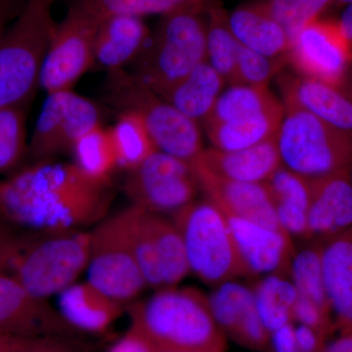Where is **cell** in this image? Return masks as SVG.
<instances>
[{
	"mask_svg": "<svg viewBox=\"0 0 352 352\" xmlns=\"http://www.w3.org/2000/svg\"><path fill=\"white\" fill-rule=\"evenodd\" d=\"M113 199L111 182L74 163H32L0 179V217L19 228L82 230L108 217Z\"/></svg>",
	"mask_w": 352,
	"mask_h": 352,
	"instance_id": "obj_1",
	"label": "cell"
},
{
	"mask_svg": "<svg viewBox=\"0 0 352 352\" xmlns=\"http://www.w3.org/2000/svg\"><path fill=\"white\" fill-rule=\"evenodd\" d=\"M90 234L13 227L0 240V272L47 300L75 284L87 268Z\"/></svg>",
	"mask_w": 352,
	"mask_h": 352,
	"instance_id": "obj_2",
	"label": "cell"
},
{
	"mask_svg": "<svg viewBox=\"0 0 352 352\" xmlns=\"http://www.w3.org/2000/svg\"><path fill=\"white\" fill-rule=\"evenodd\" d=\"M131 328L155 349L226 352V333L214 321L208 296L196 289H157L127 307Z\"/></svg>",
	"mask_w": 352,
	"mask_h": 352,
	"instance_id": "obj_3",
	"label": "cell"
},
{
	"mask_svg": "<svg viewBox=\"0 0 352 352\" xmlns=\"http://www.w3.org/2000/svg\"><path fill=\"white\" fill-rule=\"evenodd\" d=\"M207 0L162 16L132 76L160 95L207 61Z\"/></svg>",
	"mask_w": 352,
	"mask_h": 352,
	"instance_id": "obj_4",
	"label": "cell"
},
{
	"mask_svg": "<svg viewBox=\"0 0 352 352\" xmlns=\"http://www.w3.org/2000/svg\"><path fill=\"white\" fill-rule=\"evenodd\" d=\"M57 0H28L0 41V108L29 103L56 29Z\"/></svg>",
	"mask_w": 352,
	"mask_h": 352,
	"instance_id": "obj_5",
	"label": "cell"
},
{
	"mask_svg": "<svg viewBox=\"0 0 352 352\" xmlns=\"http://www.w3.org/2000/svg\"><path fill=\"white\" fill-rule=\"evenodd\" d=\"M106 99L120 113H135L157 151L191 163L203 151L198 122L183 115L124 69L109 72Z\"/></svg>",
	"mask_w": 352,
	"mask_h": 352,
	"instance_id": "obj_6",
	"label": "cell"
},
{
	"mask_svg": "<svg viewBox=\"0 0 352 352\" xmlns=\"http://www.w3.org/2000/svg\"><path fill=\"white\" fill-rule=\"evenodd\" d=\"M284 109L276 135L282 166L308 180L351 170V133L300 109Z\"/></svg>",
	"mask_w": 352,
	"mask_h": 352,
	"instance_id": "obj_7",
	"label": "cell"
},
{
	"mask_svg": "<svg viewBox=\"0 0 352 352\" xmlns=\"http://www.w3.org/2000/svg\"><path fill=\"white\" fill-rule=\"evenodd\" d=\"M170 217L182 236L190 272L212 286L245 276L226 215L214 204L193 201Z\"/></svg>",
	"mask_w": 352,
	"mask_h": 352,
	"instance_id": "obj_8",
	"label": "cell"
},
{
	"mask_svg": "<svg viewBox=\"0 0 352 352\" xmlns=\"http://www.w3.org/2000/svg\"><path fill=\"white\" fill-rule=\"evenodd\" d=\"M90 234L88 280L126 305L148 285L134 252L131 206L106 217Z\"/></svg>",
	"mask_w": 352,
	"mask_h": 352,
	"instance_id": "obj_9",
	"label": "cell"
},
{
	"mask_svg": "<svg viewBox=\"0 0 352 352\" xmlns=\"http://www.w3.org/2000/svg\"><path fill=\"white\" fill-rule=\"evenodd\" d=\"M101 16L88 0H75L57 24L41 69L46 94L72 89L95 63L94 46Z\"/></svg>",
	"mask_w": 352,
	"mask_h": 352,
	"instance_id": "obj_10",
	"label": "cell"
},
{
	"mask_svg": "<svg viewBox=\"0 0 352 352\" xmlns=\"http://www.w3.org/2000/svg\"><path fill=\"white\" fill-rule=\"evenodd\" d=\"M124 190L131 205L171 217L195 201L199 186L191 164L156 151L129 170Z\"/></svg>",
	"mask_w": 352,
	"mask_h": 352,
	"instance_id": "obj_11",
	"label": "cell"
},
{
	"mask_svg": "<svg viewBox=\"0 0 352 352\" xmlns=\"http://www.w3.org/2000/svg\"><path fill=\"white\" fill-rule=\"evenodd\" d=\"M100 118L94 102L72 89L47 94L29 141L30 164L72 151L78 139L101 126Z\"/></svg>",
	"mask_w": 352,
	"mask_h": 352,
	"instance_id": "obj_12",
	"label": "cell"
},
{
	"mask_svg": "<svg viewBox=\"0 0 352 352\" xmlns=\"http://www.w3.org/2000/svg\"><path fill=\"white\" fill-rule=\"evenodd\" d=\"M287 58L298 75L340 88L352 66V43L339 20L320 18L291 39Z\"/></svg>",
	"mask_w": 352,
	"mask_h": 352,
	"instance_id": "obj_13",
	"label": "cell"
},
{
	"mask_svg": "<svg viewBox=\"0 0 352 352\" xmlns=\"http://www.w3.org/2000/svg\"><path fill=\"white\" fill-rule=\"evenodd\" d=\"M0 333L17 338L61 336L80 332L65 320L47 300L30 293L13 278L0 272Z\"/></svg>",
	"mask_w": 352,
	"mask_h": 352,
	"instance_id": "obj_14",
	"label": "cell"
},
{
	"mask_svg": "<svg viewBox=\"0 0 352 352\" xmlns=\"http://www.w3.org/2000/svg\"><path fill=\"white\" fill-rule=\"evenodd\" d=\"M226 217L245 275H284L289 272L295 252L292 237L286 231L241 217Z\"/></svg>",
	"mask_w": 352,
	"mask_h": 352,
	"instance_id": "obj_15",
	"label": "cell"
},
{
	"mask_svg": "<svg viewBox=\"0 0 352 352\" xmlns=\"http://www.w3.org/2000/svg\"><path fill=\"white\" fill-rule=\"evenodd\" d=\"M191 166L199 189L223 214L241 217L273 229H283L278 221L274 203L264 183L231 182Z\"/></svg>",
	"mask_w": 352,
	"mask_h": 352,
	"instance_id": "obj_16",
	"label": "cell"
},
{
	"mask_svg": "<svg viewBox=\"0 0 352 352\" xmlns=\"http://www.w3.org/2000/svg\"><path fill=\"white\" fill-rule=\"evenodd\" d=\"M309 239L325 241L352 227V182L349 171L310 180Z\"/></svg>",
	"mask_w": 352,
	"mask_h": 352,
	"instance_id": "obj_17",
	"label": "cell"
},
{
	"mask_svg": "<svg viewBox=\"0 0 352 352\" xmlns=\"http://www.w3.org/2000/svg\"><path fill=\"white\" fill-rule=\"evenodd\" d=\"M190 164L231 182L265 183L282 164L275 138L236 151L204 149Z\"/></svg>",
	"mask_w": 352,
	"mask_h": 352,
	"instance_id": "obj_18",
	"label": "cell"
},
{
	"mask_svg": "<svg viewBox=\"0 0 352 352\" xmlns=\"http://www.w3.org/2000/svg\"><path fill=\"white\" fill-rule=\"evenodd\" d=\"M284 108L311 113L329 126L352 134V104L340 88L300 75L280 76Z\"/></svg>",
	"mask_w": 352,
	"mask_h": 352,
	"instance_id": "obj_19",
	"label": "cell"
},
{
	"mask_svg": "<svg viewBox=\"0 0 352 352\" xmlns=\"http://www.w3.org/2000/svg\"><path fill=\"white\" fill-rule=\"evenodd\" d=\"M324 283L340 333H352V227L322 241Z\"/></svg>",
	"mask_w": 352,
	"mask_h": 352,
	"instance_id": "obj_20",
	"label": "cell"
},
{
	"mask_svg": "<svg viewBox=\"0 0 352 352\" xmlns=\"http://www.w3.org/2000/svg\"><path fill=\"white\" fill-rule=\"evenodd\" d=\"M58 310L78 332L103 333L120 318L124 305L87 281L61 292Z\"/></svg>",
	"mask_w": 352,
	"mask_h": 352,
	"instance_id": "obj_21",
	"label": "cell"
},
{
	"mask_svg": "<svg viewBox=\"0 0 352 352\" xmlns=\"http://www.w3.org/2000/svg\"><path fill=\"white\" fill-rule=\"evenodd\" d=\"M151 36L142 18L113 15L99 25L95 39V62L109 72L134 61Z\"/></svg>",
	"mask_w": 352,
	"mask_h": 352,
	"instance_id": "obj_22",
	"label": "cell"
},
{
	"mask_svg": "<svg viewBox=\"0 0 352 352\" xmlns=\"http://www.w3.org/2000/svg\"><path fill=\"white\" fill-rule=\"evenodd\" d=\"M228 23L234 36L245 47L272 58L288 54L291 44L288 34L258 0L228 13Z\"/></svg>",
	"mask_w": 352,
	"mask_h": 352,
	"instance_id": "obj_23",
	"label": "cell"
},
{
	"mask_svg": "<svg viewBox=\"0 0 352 352\" xmlns=\"http://www.w3.org/2000/svg\"><path fill=\"white\" fill-rule=\"evenodd\" d=\"M274 203L280 226L291 237L307 238L308 208L311 185L310 180L280 166L264 183Z\"/></svg>",
	"mask_w": 352,
	"mask_h": 352,
	"instance_id": "obj_24",
	"label": "cell"
},
{
	"mask_svg": "<svg viewBox=\"0 0 352 352\" xmlns=\"http://www.w3.org/2000/svg\"><path fill=\"white\" fill-rule=\"evenodd\" d=\"M226 83L222 76L204 61L159 96L190 119L203 122L212 112Z\"/></svg>",
	"mask_w": 352,
	"mask_h": 352,
	"instance_id": "obj_25",
	"label": "cell"
},
{
	"mask_svg": "<svg viewBox=\"0 0 352 352\" xmlns=\"http://www.w3.org/2000/svg\"><path fill=\"white\" fill-rule=\"evenodd\" d=\"M284 113L283 107L230 122L204 124V126L212 148L236 151L276 138Z\"/></svg>",
	"mask_w": 352,
	"mask_h": 352,
	"instance_id": "obj_26",
	"label": "cell"
},
{
	"mask_svg": "<svg viewBox=\"0 0 352 352\" xmlns=\"http://www.w3.org/2000/svg\"><path fill=\"white\" fill-rule=\"evenodd\" d=\"M207 62L229 85H236L241 43L228 23V13L217 2L207 1Z\"/></svg>",
	"mask_w": 352,
	"mask_h": 352,
	"instance_id": "obj_27",
	"label": "cell"
},
{
	"mask_svg": "<svg viewBox=\"0 0 352 352\" xmlns=\"http://www.w3.org/2000/svg\"><path fill=\"white\" fill-rule=\"evenodd\" d=\"M256 311L270 333L294 323L293 308L298 298L292 280L283 275H267L252 289Z\"/></svg>",
	"mask_w": 352,
	"mask_h": 352,
	"instance_id": "obj_28",
	"label": "cell"
},
{
	"mask_svg": "<svg viewBox=\"0 0 352 352\" xmlns=\"http://www.w3.org/2000/svg\"><path fill=\"white\" fill-rule=\"evenodd\" d=\"M267 87L233 85L221 92L204 124H220L283 108Z\"/></svg>",
	"mask_w": 352,
	"mask_h": 352,
	"instance_id": "obj_29",
	"label": "cell"
},
{
	"mask_svg": "<svg viewBox=\"0 0 352 352\" xmlns=\"http://www.w3.org/2000/svg\"><path fill=\"white\" fill-rule=\"evenodd\" d=\"M150 223L156 241L164 288L175 287L190 273L182 236L173 220L164 215L150 212Z\"/></svg>",
	"mask_w": 352,
	"mask_h": 352,
	"instance_id": "obj_30",
	"label": "cell"
},
{
	"mask_svg": "<svg viewBox=\"0 0 352 352\" xmlns=\"http://www.w3.org/2000/svg\"><path fill=\"white\" fill-rule=\"evenodd\" d=\"M72 152L74 164L85 175L98 182H111L118 162L110 129L95 127L76 141Z\"/></svg>",
	"mask_w": 352,
	"mask_h": 352,
	"instance_id": "obj_31",
	"label": "cell"
},
{
	"mask_svg": "<svg viewBox=\"0 0 352 352\" xmlns=\"http://www.w3.org/2000/svg\"><path fill=\"white\" fill-rule=\"evenodd\" d=\"M110 132L118 168L127 171L133 170L157 151L149 132L135 113H120L115 126L110 127Z\"/></svg>",
	"mask_w": 352,
	"mask_h": 352,
	"instance_id": "obj_32",
	"label": "cell"
},
{
	"mask_svg": "<svg viewBox=\"0 0 352 352\" xmlns=\"http://www.w3.org/2000/svg\"><path fill=\"white\" fill-rule=\"evenodd\" d=\"M28 104L0 108V175H11L27 159Z\"/></svg>",
	"mask_w": 352,
	"mask_h": 352,
	"instance_id": "obj_33",
	"label": "cell"
},
{
	"mask_svg": "<svg viewBox=\"0 0 352 352\" xmlns=\"http://www.w3.org/2000/svg\"><path fill=\"white\" fill-rule=\"evenodd\" d=\"M208 296V307L222 332L232 336L248 315L256 309L252 289L227 281Z\"/></svg>",
	"mask_w": 352,
	"mask_h": 352,
	"instance_id": "obj_34",
	"label": "cell"
},
{
	"mask_svg": "<svg viewBox=\"0 0 352 352\" xmlns=\"http://www.w3.org/2000/svg\"><path fill=\"white\" fill-rule=\"evenodd\" d=\"M321 254L322 241L300 250L294 254L289 273L298 296L312 300L332 314L324 283Z\"/></svg>",
	"mask_w": 352,
	"mask_h": 352,
	"instance_id": "obj_35",
	"label": "cell"
},
{
	"mask_svg": "<svg viewBox=\"0 0 352 352\" xmlns=\"http://www.w3.org/2000/svg\"><path fill=\"white\" fill-rule=\"evenodd\" d=\"M282 25L289 41L305 25L320 19L335 0H258Z\"/></svg>",
	"mask_w": 352,
	"mask_h": 352,
	"instance_id": "obj_36",
	"label": "cell"
},
{
	"mask_svg": "<svg viewBox=\"0 0 352 352\" xmlns=\"http://www.w3.org/2000/svg\"><path fill=\"white\" fill-rule=\"evenodd\" d=\"M102 19L113 15L143 18L149 15H166L199 3L201 0H88Z\"/></svg>",
	"mask_w": 352,
	"mask_h": 352,
	"instance_id": "obj_37",
	"label": "cell"
},
{
	"mask_svg": "<svg viewBox=\"0 0 352 352\" xmlns=\"http://www.w3.org/2000/svg\"><path fill=\"white\" fill-rule=\"evenodd\" d=\"M288 62V58H272L254 52L241 44L238 51L236 85L267 87Z\"/></svg>",
	"mask_w": 352,
	"mask_h": 352,
	"instance_id": "obj_38",
	"label": "cell"
},
{
	"mask_svg": "<svg viewBox=\"0 0 352 352\" xmlns=\"http://www.w3.org/2000/svg\"><path fill=\"white\" fill-rule=\"evenodd\" d=\"M7 352H87L76 338L61 336L17 338Z\"/></svg>",
	"mask_w": 352,
	"mask_h": 352,
	"instance_id": "obj_39",
	"label": "cell"
},
{
	"mask_svg": "<svg viewBox=\"0 0 352 352\" xmlns=\"http://www.w3.org/2000/svg\"><path fill=\"white\" fill-rule=\"evenodd\" d=\"M293 320L314 329L326 338L336 329L332 314L322 309L312 300L300 296H298L293 308Z\"/></svg>",
	"mask_w": 352,
	"mask_h": 352,
	"instance_id": "obj_40",
	"label": "cell"
},
{
	"mask_svg": "<svg viewBox=\"0 0 352 352\" xmlns=\"http://www.w3.org/2000/svg\"><path fill=\"white\" fill-rule=\"evenodd\" d=\"M295 336L298 352H321L327 338L307 326H295Z\"/></svg>",
	"mask_w": 352,
	"mask_h": 352,
	"instance_id": "obj_41",
	"label": "cell"
},
{
	"mask_svg": "<svg viewBox=\"0 0 352 352\" xmlns=\"http://www.w3.org/2000/svg\"><path fill=\"white\" fill-rule=\"evenodd\" d=\"M270 349L272 352H298L293 323L287 324L270 333Z\"/></svg>",
	"mask_w": 352,
	"mask_h": 352,
	"instance_id": "obj_42",
	"label": "cell"
},
{
	"mask_svg": "<svg viewBox=\"0 0 352 352\" xmlns=\"http://www.w3.org/2000/svg\"><path fill=\"white\" fill-rule=\"evenodd\" d=\"M108 352H155V349L142 336L129 329Z\"/></svg>",
	"mask_w": 352,
	"mask_h": 352,
	"instance_id": "obj_43",
	"label": "cell"
},
{
	"mask_svg": "<svg viewBox=\"0 0 352 352\" xmlns=\"http://www.w3.org/2000/svg\"><path fill=\"white\" fill-rule=\"evenodd\" d=\"M28 0H0V41L16 18L22 12Z\"/></svg>",
	"mask_w": 352,
	"mask_h": 352,
	"instance_id": "obj_44",
	"label": "cell"
},
{
	"mask_svg": "<svg viewBox=\"0 0 352 352\" xmlns=\"http://www.w3.org/2000/svg\"><path fill=\"white\" fill-rule=\"evenodd\" d=\"M321 352H352V333H342L337 340L326 344Z\"/></svg>",
	"mask_w": 352,
	"mask_h": 352,
	"instance_id": "obj_45",
	"label": "cell"
},
{
	"mask_svg": "<svg viewBox=\"0 0 352 352\" xmlns=\"http://www.w3.org/2000/svg\"><path fill=\"white\" fill-rule=\"evenodd\" d=\"M340 27L352 43V2L346 6L339 20Z\"/></svg>",
	"mask_w": 352,
	"mask_h": 352,
	"instance_id": "obj_46",
	"label": "cell"
},
{
	"mask_svg": "<svg viewBox=\"0 0 352 352\" xmlns=\"http://www.w3.org/2000/svg\"><path fill=\"white\" fill-rule=\"evenodd\" d=\"M340 90L346 95L347 99L352 104V66L349 69V72H347L346 78H344V82L340 85Z\"/></svg>",
	"mask_w": 352,
	"mask_h": 352,
	"instance_id": "obj_47",
	"label": "cell"
},
{
	"mask_svg": "<svg viewBox=\"0 0 352 352\" xmlns=\"http://www.w3.org/2000/svg\"><path fill=\"white\" fill-rule=\"evenodd\" d=\"M17 337H11V336L4 335L0 333V352H7Z\"/></svg>",
	"mask_w": 352,
	"mask_h": 352,
	"instance_id": "obj_48",
	"label": "cell"
},
{
	"mask_svg": "<svg viewBox=\"0 0 352 352\" xmlns=\"http://www.w3.org/2000/svg\"><path fill=\"white\" fill-rule=\"evenodd\" d=\"M13 227L15 226H10V224L7 223L6 221H4V220L0 217V240H1L2 237H4Z\"/></svg>",
	"mask_w": 352,
	"mask_h": 352,
	"instance_id": "obj_49",
	"label": "cell"
},
{
	"mask_svg": "<svg viewBox=\"0 0 352 352\" xmlns=\"http://www.w3.org/2000/svg\"><path fill=\"white\" fill-rule=\"evenodd\" d=\"M155 352H217L208 351H176V349H155Z\"/></svg>",
	"mask_w": 352,
	"mask_h": 352,
	"instance_id": "obj_50",
	"label": "cell"
},
{
	"mask_svg": "<svg viewBox=\"0 0 352 352\" xmlns=\"http://www.w3.org/2000/svg\"><path fill=\"white\" fill-rule=\"evenodd\" d=\"M352 0H335V3L339 4V6H349V3H351Z\"/></svg>",
	"mask_w": 352,
	"mask_h": 352,
	"instance_id": "obj_51",
	"label": "cell"
},
{
	"mask_svg": "<svg viewBox=\"0 0 352 352\" xmlns=\"http://www.w3.org/2000/svg\"><path fill=\"white\" fill-rule=\"evenodd\" d=\"M349 177H351V182H352V164L351 166V170H349Z\"/></svg>",
	"mask_w": 352,
	"mask_h": 352,
	"instance_id": "obj_52",
	"label": "cell"
},
{
	"mask_svg": "<svg viewBox=\"0 0 352 352\" xmlns=\"http://www.w3.org/2000/svg\"><path fill=\"white\" fill-rule=\"evenodd\" d=\"M57 1H58V0H57Z\"/></svg>",
	"mask_w": 352,
	"mask_h": 352,
	"instance_id": "obj_53",
	"label": "cell"
}]
</instances>
